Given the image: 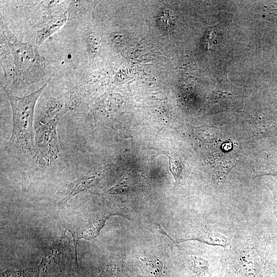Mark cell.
<instances>
[{
	"mask_svg": "<svg viewBox=\"0 0 277 277\" xmlns=\"http://www.w3.org/2000/svg\"><path fill=\"white\" fill-rule=\"evenodd\" d=\"M51 77L37 90L23 97L13 95L5 89L10 102L13 116L12 134L8 144L11 152L42 164L43 158L36 149L33 131L36 103Z\"/></svg>",
	"mask_w": 277,
	"mask_h": 277,
	"instance_id": "1",
	"label": "cell"
},
{
	"mask_svg": "<svg viewBox=\"0 0 277 277\" xmlns=\"http://www.w3.org/2000/svg\"><path fill=\"white\" fill-rule=\"evenodd\" d=\"M68 107L60 100L51 101L42 114L35 132L37 150L47 164L58 158L59 145L56 127L58 121L68 111Z\"/></svg>",
	"mask_w": 277,
	"mask_h": 277,
	"instance_id": "2",
	"label": "cell"
},
{
	"mask_svg": "<svg viewBox=\"0 0 277 277\" xmlns=\"http://www.w3.org/2000/svg\"><path fill=\"white\" fill-rule=\"evenodd\" d=\"M2 28L3 37L8 43L10 53L13 57L14 78H23L35 67L42 66L49 61L41 56L31 45L19 41L8 28L4 26Z\"/></svg>",
	"mask_w": 277,
	"mask_h": 277,
	"instance_id": "3",
	"label": "cell"
},
{
	"mask_svg": "<svg viewBox=\"0 0 277 277\" xmlns=\"http://www.w3.org/2000/svg\"><path fill=\"white\" fill-rule=\"evenodd\" d=\"M240 268L244 277H258L261 270L260 255L254 249L245 250L239 258Z\"/></svg>",
	"mask_w": 277,
	"mask_h": 277,
	"instance_id": "4",
	"label": "cell"
},
{
	"mask_svg": "<svg viewBox=\"0 0 277 277\" xmlns=\"http://www.w3.org/2000/svg\"><path fill=\"white\" fill-rule=\"evenodd\" d=\"M101 179V173L98 171H93L85 175L73 184L68 196L64 200L65 201H67L75 194L95 186L100 182Z\"/></svg>",
	"mask_w": 277,
	"mask_h": 277,
	"instance_id": "5",
	"label": "cell"
},
{
	"mask_svg": "<svg viewBox=\"0 0 277 277\" xmlns=\"http://www.w3.org/2000/svg\"><path fill=\"white\" fill-rule=\"evenodd\" d=\"M234 162V159L227 155L217 156L214 158L212 166L213 167L214 178L217 183L221 184L225 181Z\"/></svg>",
	"mask_w": 277,
	"mask_h": 277,
	"instance_id": "6",
	"label": "cell"
},
{
	"mask_svg": "<svg viewBox=\"0 0 277 277\" xmlns=\"http://www.w3.org/2000/svg\"><path fill=\"white\" fill-rule=\"evenodd\" d=\"M104 220H100L75 230L73 233L75 241L77 242L81 239H91L95 238L104 226Z\"/></svg>",
	"mask_w": 277,
	"mask_h": 277,
	"instance_id": "7",
	"label": "cell"
},
{
	"mask_svg": "<svg viewBox=\"0 0 277 277\" xmlns=\"http://www.w3.org/2000/svg\"><path fill=\"white\" fill-rule=\"evenodd\" d=\"M65 21L66 17L64 15L48 23L37 33L36 37V43L37 45H39L47 37L62 26Z\"/></svg>",
	"mask_w": 277,
	"mask_h": 277,
	"instance_id": "8",
	"label": "cell"
},
{
	"mask_svg": "<svg viewBox=\"0 0 277 277\" xmlns=\"http://www.w3.org/2000/svg\"><path fill=\"white\" fill-rule=\"evenodd\" d=\"M189 267L195 274L202 276L207 272L209 268V263L207 261L203 258L191 256L189 262Z\"/></svg>",
	"mask_w": 277,
	"mask_h": 277,
	"instance_id": "9",
	"label": "cell"
},
{
	"mask_svg": "<svg viewBox=\"0 0 277 277\" xmlns=\"http://www.w3.org/2000/svg\"><path fill=\"white\" fill-rule=\"evenodd\" d=\"M141 265L144 266L145 269L147 270L149 274L153 276H159L163 269L159 260L150 256H145L143 259L141 258Z\"/></svg>",
	"mask_w": 277,
	"mask_h": 277,
	"instance_id": "10",
	"label": "cell"
},
{
	"mask_svg": "<svg viewBox=\"0 0 277 277\" xmlns=\"http://www.w3.org/2000/svg\"><path fill=\"white\" fill-rule=\"evenodd\" d=\"M169 157V169L172 173L176 182L180 181L182 167L179 161L171 157Z\"/></svg>",
	"mask_w": 277,
	"mask_h": 277,
	"instance_id": "11",
	"label": "cell"
},
{
	"mask_svg": "<svg viewBox=\"0 0 277 277\" xmlns=\"http://www.w3.org/2000/svg\"><path fill=\"white\" fill-rule=\"evenodd\" d=\"M267 185L273 194L274 213L277 222V185L270 183Z\"/></svg>",
	"mask_w": 277,
	"mask_h": 277,
	"instance_id": "12",
	"label": "cell"
},
{
	"mask_svg": "<svg viewBox=\"0 0 277 277\" xmlns=\"http://www.w3.org/2000/svg\"><path fill=\"white\" fill-rule=\"evenodd\" d=\"M267 273L269 277H277V260L272 262L269 265Z\"/></svg>",
	"mask_w": 277,
	"mask_h": 277,
	"instance_id": "13",
	"label": "cell"
},
{
	"mask_svg": "<svg viewBox=\"0 0 277 277\" xmlns=\"http://www.w3.org/2000/svg\"><path fill=\"white\" fill-rule=\"evenodd\" d=\"M264 174H273V175H277V168H274L271 170H270L269 171H267Z\"/></svg>",
	"mask_w": 277,
	"mask_h": 277,
	"instance_id": "14",
	"label": "cell"
}]
</instances>
